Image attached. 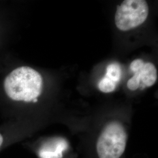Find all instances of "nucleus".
Here are the masks:
<instances>
[{"label": "nucleus", "mask_w": 158, "mask_h": 158, "mask_svg": "<svg viewBox=\"0 0 158 158\" xmlns=\"http://www.w3.org/2000/svg\"><path fill=\"white\" fill-rule=\"evenodd\" d=\"M144 62L141 59H136L131 63L130 69L133 72L135 73L138 72L143 66L144 65Z\"/></svg>", "instance_id": "obj_9"}, {"label": "nucleus", "mask_w": 158, "mask_h": 158, "mask_svg": "<svg viewBox=\"0 0 158 158\" xmlns=\"http://www.w3.org/2000/svg\"><path fill=\"white\" fill-rule=\"evenodd\" d=\"M134 76L128 80L127 82V87L131 90H137L141 84V80L139 75L138 72L134 73Z\"/></svg>", "instance_id": "obj_8"}, {"label": "nucleus", "mask_w": 158, "mask_h": 158, "mask_svg": "<svg viewBox=\"0 0 158 158\" xmlns=\"http://www.w3.org/2000/svg\"><path fill=\"white\" fill-rule=\"evenodd\" d=\"M149 6L144 0H125L117 6L115 23L121 31H127L142 25L147 19Z\"/></svg>", "instance_id": "obj_3"}, {"label": "nucleus", "mask_w": 158, "mask_h": 158, "mask_svg": "<svg viewBox=\"0 0 158 158\" xmlns=\"http://www.w3.org/2000/svg\"><path fill=\"white\" fill-rule=\"evenodd\" d=\"M117 84L106 77H104L98 83L99 90L104 93H111L115 90Z\"/></svg>", "instance_id": "obj_7"}, {"label": "nucleus", "mask_w": 158, "mask_h": 158, "mask_svg": "<svg viewBox=\"0 0 158 158\" xmlns=\"http://www.w3.org/2000/svg\"><path fill=\"white\" fill-rule=\"evenodd\" d=\"M127 143V133L118 121H111L102 130L96 143L98 158H120Z\"/></svg>", "instance_id": "obj_2"}, {"label": "nucleus", "mask_w": 158, "mask_h": 158, "mask_svg": "<svg viewBox=\"0 0 158 158\" xmlns=\"http://www.w3.org/2000/svg\"><path fill=\"white\" fill-rule=\"evenodd\" d=\"M3 141H4L3 137H2V135L0 134V147L2 145V143H3Z\"/></svg>", "instance_id": "obj_10"}, {"label": "nucleus", "mask_w": 158, "mask_h": 158, "mask_svg": "<svg viewBox=\"0 0 158 158\" xmlns=\"http://www.w3.org/2000/svg\"><path fill=\"white\" fill-rule=\"evenodd\" d=\"M6 94L17 102H33L38 99L43 89V79L40 74L28 66L17 68L4 80Z\"/></svg>", "instance_id": "obj_1"}, {"label": "nucleus", "mask_w": 158, "mask_h": 158, "mask_svg": "<svg viewBox=\"0 0 158 158\" xmlns=\"http://www.w3.org/2000/svg\"><path fill=\"white\" fill-rule=\"evenodd\" d=\"M136 72L140 77V85H144L145 87H151L155 84L158 78V73L156 68L152 63H145L143 67Z\"/></svg>", "instance_id": "obj_5"}, {"label": "nucleus", "mask_w": 158, "mask_h": 158, "mask_svg": "<svg viewBox=\"0 0 158 158\" xmlns=\"http://www.w3.org/2000/svg\"><path fill=\"white\" fill-rule=\"evenodd\" d=\"M121 69L118 64L113 63L108 66L106 74L104 76L117 84L121 77Z\"/></svg>", "instance_id": "obj_6"}, {"label": "nucleus", "mask_w": 158, "mask_h": 158, "mask_svg": "<svg viewBox=\"0 0 158 158\" xmlns=\"http://www.w3.org/2000/svg\"><path fill=\"white\" fill-rule=\"evenodd\" d=\"M68 148V142L57 138L43 145L39 151V156L40 158H62Z\"/></svg>", "instance_id": "obj_4"}]
</instances>
